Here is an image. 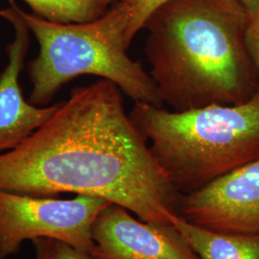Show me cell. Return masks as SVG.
<instances>
[{
  "label": "cell",
  "mask_w": 259,
  "mask_h": 259,
  "mask_svg": "<svg viewBox=\"0 0 259 259\" xmlns=\"http://www.w3.org/2000/svg\"><path fill=\"white\" fill-rule=\"evenodd\" d=\"M238 0H168L147 19L144 53L162 105L182 111L247 102L259 78Z\"/></svg>",
  "instance_id": "7a4b0ae2"
},
{
  "label": "cell",
  "mask_w": 259,
  "mask_h": 259,
  "mask_svg": "<svg viewBox=\"0 0 259 259\" xmlns=\"http://www.w3.org/2000/svg\"><path fill=\"white\" fill-rule=\"evenodd\" d=\"M0 17L15 29V38L6 48L8 64L0 75V154H3L17 148L44 125L61 102L37 106L25 100L19 75L30 45L29 29L12 3L8 9L0 10Z\"/></svg>",
  "instance_id": "ba28073f"
},
{
  "label": "cell",
  "mask_w": 259,
  "mask_h": 259,
  "mask_svg": "<svg viewBox=\"0 0 259 259\" xmlns=\"http://www.w3.org/2000/svg\"><path fill=\"white\" fill-rule=\"evenodd\" d=\"M42 19L60 23H82L97 19L109 9L106 0H23Z\"/></svg>",
  "instance_id": "30bf717a"
},
{
  "label": "cell",
  "mask_w": 259,
  "mask_h": 259,
  "mask_svg": "<svg viewBox=\"0 0 259 259\" xmlns=\"http://www.w3.org/2000/svg\"><path fill=\"white\" fill-rule=\"evenodd\" d=\"M181 212L210 232L259 233V158L189 192Z\"/></svg>",
  "instance_id": "8992f818"
},
{
  "label": "cell",
  "mask_w": 259,
  "mask_h": 259,
  "mask_svg": "<svg viewBox=\"0 0 259 259\" xmlns=\"http://www.w3.org/2000/svg\"><path fill=\"white\" fill-rule=\"evenodd\" d=\"M18 11L36 37L39 51L29 63L33 90L30 102L47 106L65 83L82 75H94L115 83L135 102L163 107L157 88L143 67L127 54L129 9L113 3L97 19L60 23Z\"/></svg>",
  "instance_id": "277c9868"
},
{
  "label": "cell",
  "mask_w": 259,
  "mask_h": 259,
  "mask_svg": "<svg viewBox=\"0 0 259 259\" xmlns=\"http://www.w3.org/2000/svg\"><path fill=\"white\" fill-rule=\"evenodd\" d=\"M241 4L248 11L249 15H251L259 6V0H238Z\"/></svg>",
  "instance_id": "5bb4252c"
},
{
  "label": "cell",
  "mask_w": 259,
  "mask_h": 259,
  "mask_svg": "<svg viewBox=\"0 0 259 259\" xmlns=\"http://www.w3.org/2000/svg\"><path fill=\"white\" fill-rule=\"evenodd\" d=\"M246 41L259 78V6L250 15L246 32Z\"/></svg>",
  "instance_id": "4fadbf2b"
},
{
  "label": "cell",
  "mask_w": 259,
  "mask_h": 259,
  "mask_svg": "<svg viewBox=\"0 0 259 259\" xmlns=\"http://www.w3.org/2000/svg\"><path fill=\"white\" fill-rule=\"evenodd\" d=\"M168 0H106L109 7L113 3L124 4L130 12V25L127 32V40L131 45L134 37L144 27L149 17Z\"/></svg>",
  "instance_id": "8fae6325"
},
{
  "label": "cell",
  "mask_w": 259,
  "mask_h": 259,
  "mask_svg": "<svg viewBox=\"0 0 259 259\" xmlns=\"http://www.w3.org/2000/svg\"><path fill=\"white\" fill-rule=\"evenodd\" d=\"M177 190H197L259 158V89L247 102L177 111L135 102L129 113Z\"/></svg>",
  "instance_id": "3957f363"
},
{
  "label": "cell",
  "mask_w": 259,
  "mask_h": 259,
  "mask_svg": "<svg viewBox=\"0 0 259 259\" xmlns=\"http://www.w3.org/2000/svg\"><path fill=\"white\" fill-rule=\"evenodd\" d=\"M32 243L35 249L34 259H94L89 252L54 238H36Z\"/></svg>",
  "instance_id": "7c38bea8"
},
{
  "label": "cell",
  "mask_w": 259,
  "mask_h": 259,
  "mask_svg": "<svg viewBox=\"0 0 259 259\" xmlns=\"http://www.w3.org/2000/svg\"><path fill=\"white\" fill-rule=\"evenodd\" d=\"M117 204L93 224L94 259H201L173 225L138 220Z\"/></svg>",
  "instance_id": "52a82bcc"
},
{
  "label": "cell",
  "mask_w": 259,
  "mask_h": 259,
  "mask_svg": "<svg viewBox=\"0 0 259 259\" xmlns=\"http://www.w3.org/2000/svg\"><path fill=\"white\" fill-rule=\"evenodd\" d=\"M0 189L97 197L161 225L177 214L178 190L106 79L73 89L44 125L0 154Z\"/></svg>",
  "instance_id": "6da1fadb"
},
{
  "label": "cell",
  "mask_w": 259,
  "mask_h": 259,
  "mask_svg": "<svg viewBox=\"0 0 259 259\" xmlns=\"http://www.w3.org/2000/svg\"><path fill=\"white\" fill-rule=\"evenodd\" d=\"M172 225L201 259H259V233H219L197 227L176 214Z\"/></svg>",
  "instance_id": "9c48e42d"
},
{
  "label": "cell",
  "mask_w": 259,
  "mask_h": 259,
  "mask_svg": "<svg viewBox=\"0 0 259 259\" xmlns=\"http://www.w3.org/2000/svg\"><path fill=\"white\" fill-rule=\"evenodd\" d=\"M111 204L85 195L58 199L0 189V259L19 253L25 241L42 237L91 254L93 224Z\"/></svg>",
  "instance_id": "5b68a950"
}]
</instances>
